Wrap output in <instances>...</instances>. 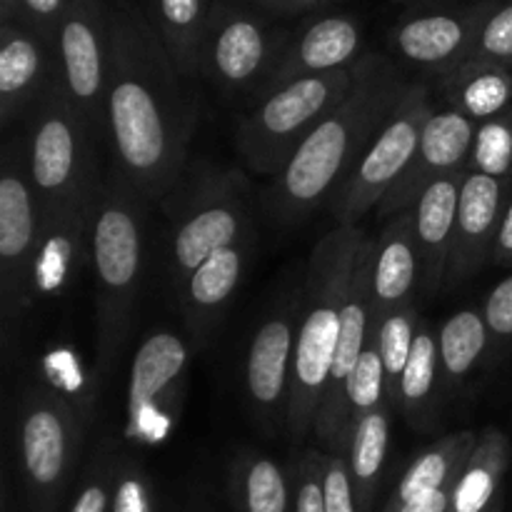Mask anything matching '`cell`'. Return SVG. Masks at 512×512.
I'll return each mask as SVG.
<instances>
[{"label": "cell", "mask_w": 512, "mask_h": 512, "mask_svg": "<svg viewBox=\"0 0 512 512\" xmlns=\"http://www.w3.org/2000/svg\"><path fill=\"white\" fill-rule=\"evenodd\" d=\"M70 0H18V18L15 23L33 30L43 43L55 50L60 23L65 18Z\"/></svg>", "instance_id": "40"}, {"label": "cell", "mask_w": 512, "mask_h": 512, "mask_svg": "<svg viewBox=\"0 0 512 512\" xmlns=\"http://www.w3.org/2000/svg\"><path fill=\"white\" fill-rule=\"evenodd\" d=\"M110 512H158L153 480L135 458L115 455Z\"/></svg>", "instance_id": "35"}, {"label": "cell", "mask_w": 512, "mask_h": 512, "mask_svg": "<svg viewBox=\"0 0 512 512\" xmlns=\"http://www.w3.org/2000/svg\"><path fill=\"white\" fill-rule=\"evenodd\" d=\"M18 18V0H0V23H15Z\"/></svg>", "instance_id": "45"}, {"label": "cell", "mask_w": 512, "mask_h": 512, "mask_svg": "<svg viewBox=\"0 0 512 512\" xmlns=\"http://www.w3.org/2000/svg\"><path fill=\"white\" fill-rule=\"evenodd\" d=\"M163 203L170 210L168 273L175 295L210 255L253 235L250 190L238 170H198Z\"/></svg>", "instance_id": "5"}, {"label": "cell", "mask_w": 512, "mask_h": 512, "mask_svg": "<svg viewBox=\"0 0 512 512\" xmlns=\"http://www.w3.org/2000/svg\"><path fill=\"white\" fill-rule=\"evenodd\" d=\"M445 108L458 110L473 123L498 118L512 108V68L483 60H465L440 78Z\"/></svg>", "instance_id": "24"}, {"label": "cell", "mask_w": 512, "mask_h": 512, "mask_svg": "<svg viewBox=\"0 0 512 512\" xmlns=\"http://www.w3.org/2000/svg\"><path fill=\"white\" fill-rule=\"evenodd\" d=\"M443 388L458 393L470 375L490 360V335L483 310L465 308L450 315L438 333Z\"/></svg>", "instance_id": "30"}, {"label": "cell", "mask_w": 512, "mask_h": 512, "mask_svg": "<svg viewBox=\"0 0 512 512\" xmlns=\"http://www.w3.org/2000/svg\"><path fill=\"white\" fill-rule=\"evenodd\" d=\"M43 210L28 170L25 138L8 140L0 168V345L10 363L33 310Z\"/></svg>", "instance_id": "6"}, {"label": "cell", "mask_w": 512, "mask_h": 512, "mask_svg": "<svg viewBox=\"0 0 512 512\" xmlns=\"http://www.w3.org/2000/svg\"><path fill=\"white\" fill-rule=\"evenodd\" d=\"M355 75L358 63L335 73L295 80L255 100L235 128V145L248 168L265 178H278L305 138L348 95Z\"/></svg>", "instance_id": "9"}, {"label": "cell", "mask_w": 512, "mask_h": 512, "mask_svg": "<svg viewBox=\"0 0 512 512\" xmlns=\"http://www.w3.org/2000/svg\"><path fill=\"white\" fill-rule=\"evenodd\" d=\"M435 110L438 108L430 100L428 88L408 83L380 133L368 145L343 188L330 200V213L335 215L338 225H360V218L378 208L380 200L413 160L425 125Z\"/></svg>", "instance_id": "10"}, {"label": "cell", "mask_w": 512, "mask_h": 512, "mask_svg": "<svg viewBox=\"0 0 512 512\" xmlns=\"http://www.w3.org/2000/svg\"><path fill=\"white\" fill-rule=\"evenodd\" d=\"M468 170L445 175L425 190L413 208L415 243L420 253V295L433 298L448 283L450 253H453L455 220H458L460 190Z\"/></svg>", "instance_id": "23"}, {"label": "cell", "mask_w": 512, "mask_h": 512, "mask_svg": "<svg viewBox=\"0 0 512 512\" xmlns=\"http://www.w3.org/2000/svg\"><path fill=\"white\" fill-rule=\"evenodd\" d=\"M420 295V253L415 243L413 210L388 220L375 238L370 263V333L395 310L415 303Z\"/></svg>", "instance_id": "21"}, {"label": "cell", "mask_w": 512, "mask_h": 512, "mask_svg": "<svg viewBox=\"0 0 512 512\" xmlns=\"http://www.w3.org/2000/svg\"><path fill=\"white\" fill-rule=\"evenodd\" d=\"M115 450L110 443L95 448L93 458L85 465L80 488L68 512H110V490H113Z\"/></svg>", "instance_id": "36"}, {"label": "cell", "mask_w": 512, "mask_h": 512, "mask_svg": "<svg viewBox=\"0 0 512 512\" xmlns=\"http://www.w3.org/2000/svg\"><path fill=\"white\" fill-rule=\"evenodd\" d=\"M510 188L512 185L500 183L490 175H465L445 288H455V285L465 283L490 263L495 235H498L503 210L510 200Z\"/></svg>", "instance_id": "18"}, {"label": "cell", "mask_w": 512, "mask_h": 512, "mask_svg": "<svg viewBox=\"0 0 512 512\" xmlns=\"http://www.w3.org/2000/svg\"><path fill=\"white\" fill-rule=\"evenodd\" d=\"M453 488L455 485H448V488L438 490V493H430V495H425V498L413 500V503H408L398 512H448L450 498H453Z\"/></svg>", "instance_id": "44"}, {"label": "cell", "mask_w": 512, "mask_h": 512, "mask_svg": "<svg viewBox=\"0 0 512 512\" xmlns=\"http://www.w3.org/2000/svg\"><path fill=\"white\" fill-rule=\"evenodd\" d=\"M475 443H478V433H473V430H460V433H450L435 440L408 465L383 512H398L413 500L458 483Z\"/></svg>", "instance_id": "25"}, {"label": "cell", "mask_w": 512, "mask_h": 512, "mask_svg": "<svg viewBox=\"0 0 512 512\" xmlns=\"http://www.w3.org/2000/svg\"><path fill=\"white\" fill-rule=\"evenodd\" d=\"M208 0H148V18L158 28L165 50L185 80L200 75L205 28L210 15Z\"/></svg>", "instance_id": "28"}, {"label": "cell", "mask_w": 512, "mask_h": 512, "mask_svg": "<svg viewBox=\"0 0 512 512\" xmlns=\"http://www.w3.org/2000/svg\"><path fill=\"white\" fill-rule=\"evenodd\" d=\"M345 398H348V440L350 430H353L365 415L383 408V405H390L383 358H380V350L375 340L368 338V345H365L358 365H355V370L350 373ZM390 408H393V405H390Z\"/></svg>", "instance_id": "33"}, {"label": "cell", "mask_w": 512, "mask_h": 512, "mask_svg": "<svg viewBox=\"0 0 512 512\" xmlns=\"http://www.w3.org/2000/svg\"><path fill=\"white\" fill-rule=\"evenodd\" d=\"M228 493L235 512H288L293 503V488L283 465L255 448H238L233 453Z\"/></svg>", "instance_id": "27"}, {"label": "cell", "mask_w": 512, "mask_h": 512, "mask_svg": "<svg viewBox=\"0 0 512 512\" xmlns=\"http://www.w3.org/2000/svg\"><path fill=\"white\" fill-rule=\"evenodd\" d=\"M440 378H443V370H440L438 335L428 325H420L413 353H410L403 380H400L398 403V413H403L413 428H430V415L438 408V395L443 388Z\"/></svg>", "instance_id": "31"}, {"label": "cell", "mask_w": 512, "mask_h": 512, "mask_svg": "<svg viewBox=\"0 0 512 512\" xmlns=\"http://www.w3.org/2000/svg\"><path fill=\"white\" fill-rule=\"evenodd\" d=\"M95 195L58 213L43 215V240L35 268V303L63 295L73 285L85 260H90Z\"/></svg>", "instance_id": "22"}, {"label": "cell", "mask_w": 512, "mask_h": 512, "mask_svg": "<svg viewBox=\"0 0 512 512\" xmlns=\"http://www.w3.org/2000/svg\"><path fill=\"white\" fill-rule=\"evenodd\" d=\"M323 498L325 512H358V508H355L353 485H350L348 460H345V455L325 453Z\"/></svg>", "instance_id": "41"}, {"label": "cell", "mask_w": 512, "mask_h": 512, "mask_svg": "<svg viewBox=\"0 0 512 512\" xmlns=\"http://www.w3.org/2000/svg\"><path fill=\"white\" fill-rule=\"evenodd\" d=\"M360 48H363V28L353 15L318 18L298 38L285 45L278 65L263 83V88L255 93V100L265 98L273 90L295 83V80L350 68L363 58Z\"/></svg>", "instance_id": "17"}, {"label": "cell", "mask_w": 512, "mask_h": 512, "mask_svg": "<svg viewBox=\"0 0 512 512\" xmlns=\"http://www.w3.org/2000/svg\"><path fill=\"white\" fill-rule=\"evenodd\" d=\"M475 130H478V123L460 115L458 110H435L433 118L425 125L423 138H420L410 165L375 208L380 218L390 220L400 213H408L423 198L430 185H435L450 173L468 170Z\"/></svg>", "instance_id": "16"}, {"label": "cell", "mask_w": 512, "mask_h": 512, "mask_svg": "<svg viewBox=\"0 0 512 512\" xmlns=\"http://www.w3.org/2000/svg\"><path fill=\"white\" fill-rule=\"evenodd\" d=\"M145 200L110 165L98 185L90 230L95 275V383H108L133 333L145 280Z\"/></svg>", "instance_id": "3"}, {"label": "cell", "mask_w": 512, "mask_h": 512, "mask_svg": "<svg viewBox=\"0 0 512 512\" xmlns=\"http://www.w3.org/2000/svg\"><path fill=\"white\" fill-rule=\"evenodd\" d=\"M188 363V343L173 330H155L135 350L128 378L125 443L153 448L173 433L183 410Z\"/></svg>", "instance_id": "13"}, {"label": "cell", "mask_w": 512, "mask_h": 512, "mask_svg": "<svg viewBox=\"0 0 512 512\" xmlns=\"http://www.w3.org/2000/svg\"><path fill=\"white\" fill-rule=\"evenodd\" d=\"M490 263L500 265V268H512V198L503 210V220H500L498 235H495Z\"/></svg>", "instance_id": "42"}, {"label": "cell", "mask_w": 512, "mask_h": 512, "mask_svg": "<svg viewBox=\"0 0 512 512\" xmlns=\"http://www.w3.org/2000/svg\"><path fill=\"white\" fill-rule=\"evenodd\" d=\"M283 33L240 0H215L205 28L200 73L225 95L258 93L285 50Z\"/></svg>", "instance_id": "11"}, {"label": "cell", "mask_w": 512, "mask_h": 512, "mask_svg": "<svg viewBox=\"0 0 512 512\" xmlns=\"http://www.w3.org/2000/svg\"><path fill=\"white\" fill-rule=\"evenodd\" d=\"M483 318L490 335V360H498L500 353L512 345V275L490 290L483 305Z\"/></svg>", "instance_id": "38"}, {"label": "cell", "mask_w": 512, "mask_h": 512, "mask_svg": "<svg viewBox=\"0 0 512 512\" xmlns=\"http://www.w3.org/2000/svg\"><path fill=\"white\" fill-rule=\"evenodd\" d=\"M55 75V50L20 23H0V123L30 120Z\"/></svg>", "instance_id": "20"}, {"label": "cell", "mask_w": 512, "mask_h": 512, "mask_svg": "<svg viewBox=\"0 0 512 512\" xmlns=\"http://www.w3.org/2000/svg\"><path fill=\"white\" fill-rule=\"evenodd\" d=\"M303 285L283 290L263 315L250 338L243 368L245 405L255 428L268 438L288 425L290 378H293L295 335H298Z\"/></svg>", "instance_id": "14"}, {"label": "cell", "mask_w": 512, "mask_h": 512, "mask_svg": "<svg viewBox=\"0 0 512 512\" xmlns=\"http://www.w3.org/2000/svg\"><path fill=\"white\" fill-rule=\"evenodd\" d=\"M25 145L30 180L43 215L58 213L98 193L103 180L100 148L65 93L58 63L48 90L30 115Z\"/></svg>", "instance_id": "8"}, {"label": "cell", "mask_w": 512, "mask_h": 512, "mask_svg": "<svg viewBox=\"0 0 512 512\" xmlns=\"http://www.w3.org/2000/svg\"><path fill=\"white\" fill-rule=\"evenodd\" d=\"M498 0H478L470 5H433L405 13L395 23L390 40L405 63L443 78L470 58L483 20Z\"/></svg>", "instance_id": "15"}, {"label": "cell", "mask_w": 512, "mask_h": 512, "mask_svg": "<svg viewBox=\"0 0 512 512\" xmlns=\"http://www.w3.org/2000/svg\"><path fill=\"white\" fill-rule=\"evenodd\" d=\"M325 453L308 450L293 470V512H325Z\"/></svg>", "instance_id": "39"}, {"label": "cell", "mask_w": 512, "mask_h": 512, "mask_svg": "<svg viewBox=\"0 0 512 512\" xmlns=\"http://www.w3.org/2000/svg\"><path fill=\"white\" fill-rule=\"evenodd\" d=\"M143 3H145V5H148V0H143Z\"/></svg>", "instance_id": "46"}, {"label": "cell", "mask_w": 512, "mask_h": 512, "mask_svg": "<svg viewBox=\"0 0 512 512\" xmlns=\"http://www.w3.org/2000/svg\"><path fill=\"white\" fill-rule=\"evenodd\" d=\"M253 253L255 235L228 245V248H220L190 275L188 283L178 293L185 328L198 345L208 343L215 328L223 323L235 293L243 285Z\"/></svg>", "instance_id": "19"}, {"label": "cell", "mask_w": 512, "mask_h": 512, "mask_svg": "<svg viewBox=\"0 0 512 512\" xmlns=\"http://www.w3.org/2000/svg\"><path fill=\"white\" fill-rule=\"evenodd\" d=\"M418 330H420L418 303H410L405 305V308L390 313L388 318L383 320V325H380L373 335H368L370 340L378 343L380 358H383V368H385V380H388V400L390 405H393L395 413H398V403H400V380H403L405 365H408L410 353H413Z\"/></svg>", "instance_id": "32"}, {"label": "cell", "mask_w": 512, "mask_h": 512, "mask_svg": "<svg viewBox=\"0 0 512 512\" xmlns=\"http://www.w3.org/2000/svg\"><path fill=\"white\" fill-rule=\"evenodd\" d=\"M468 173H483L512 185V108L478 125Z\"/></svg>", "instance_id": "34"}, {"label": "cell", "mask_w": 512, "mask_h": 512, "mask_svg": "<svg viewBox=\"0 0 512 512\" xmlns=\"http://www.w3.org/2000/svg\"><path fill=\"white\" fill-rule=\"evenodd\" d=\"M253 3L275 15H300L308 13V10L333 5L338 3V0H253Z\"/></svg>", "instance_id": "43"}, {"label": "cell", "mask_w": 512, "mask_h": 512, "mask_svg": "<svg viewBox=\"0 0 512 512\" xmlns=\"http://www.w3.org/2000/svg\"><path fill=\"white\" fill-rule=\"evenodd\" d=\"M55 63L70 103L98 148L108 145L110 0H70L55 40Z\"/></svg>", "instance_id": "12"}, {"label": "cell", "mask_w": 512, "mask_h": 512, "mask_svg": "<svg viewBox=\"0 0 512 512\" xmlns=\"http://www.w3.org/2000/svg\"><path fill=\"white\" fill-rule=\"evenodd\" d=\"M368 235L360 225H335L315 243L303 280V308L295 335L285 435L300 445L313 435L343 325V305Z\"/></svg>", "instance_id": "4"}, {"label": "cell", "mask_w": 512, "mask_h": 512, "mask_svg": "<svg viewBox=\"0 0 512 512\" xmlns=\"http://www.w3.org/2000/svg\"><path fill=\"white\" fill-rule=\"evenodd\" d=\"M90 405L43 383L18 395V453L30 512H58L83 455Z\"/></svg>", "instance_id": "7"}, {"label": "cell", "mask_w": 512, "mask_h": 512, "mask_svg": "<svg viewBox=\"0 0 512 512\" xmlns=\"http://www.w3.org/2000/svg\"><path fill=\"white\" fill-rule=\"evenodd\" d=\"M163 38L135 0H110L108 150L120 178L148 203L183 178L198 103Z\"/></svg>", "instance_id": "1"}, {"label": "cell", "mask_w": 512, "mask_h": 512, "mask_svg": "<svg viewBox=\"0 0 512 512\" xmlns=\"http://www.w3.org/2000/svg\"><path fill=\"white\" fill-rule=\"evenodd\" d=\"M468 60L498 63L512 68V0H498L483 20Z\"/></svg>", "instance_id": "37"}, {"label": "cell", "mask_w": 512, "mask_h": 512, "mask_svg": "<svg viewBox=\"0 0 512 512\" xmlns=\"http://www.w3.org/2000/svg\"><path fill=\"white\" fill-rule=\"evenodd\" d=\"M395 410L390 405L373 410L365 415L353 430H350L348 450V475L353 485V498L358 512H370L378 493L380 478H383L385 463H388L390 448V423H393Z\"/></svg>", "instance_id": "29"}, {"label": "cell", "mask_w": 512, "mask_h": 512, "mask_svg": "<svg viewBox=\"0 0 512 512\" xmlns=\"http://www.w3.org/2000/svg\"><path fill=\"white\" fill-rule=\"evenodd\" d=\"M510 465V443L498 428L478 433L473 453L453 488L448 512H490L503 505V480Z\"/></svg>", "instance_id": "26"}, {"label": "cell", "mask_w": 512, "mask_h": 512, "mask_svg": "<svg viewBox=\"0 0 512 512\" xmlns=\"http://www.w3.org/2000/svg\"><path fill=\"white\" fill-rule=\"evenodd\" d=\"M405 88L408 80L385 55L365 53L358 60V75L348 95L325 115L270 183L265 210L273 225L295 228L335 198L403 98Z\"/></svg>", "instance_id": "2"}]
</instances>
